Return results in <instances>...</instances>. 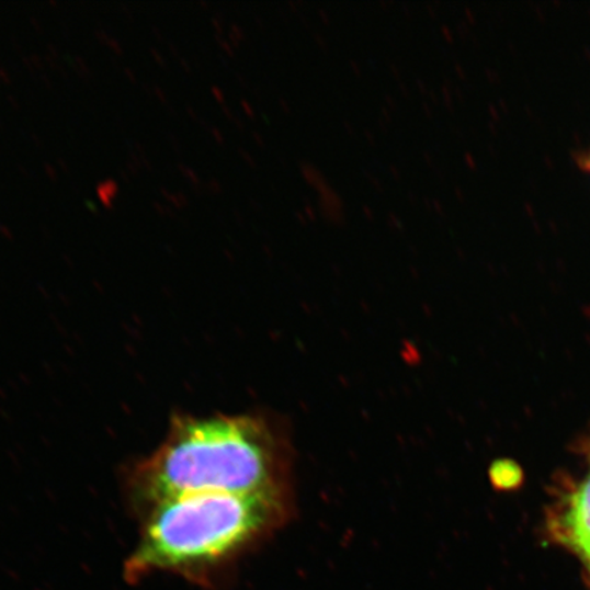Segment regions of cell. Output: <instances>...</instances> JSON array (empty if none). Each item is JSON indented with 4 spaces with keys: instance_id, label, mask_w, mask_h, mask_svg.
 <instances>
[{
    "instance_id": "4fadbf2b",
    "label": "cell",
    "mask_w": 590,
    "mask_h": 590,
    "mask_svg": "<svg viewBox=\"0 0 590 590\" xmlns=\"http://www.w3.org/2000/svg\"><path fill=\"white\" fill-rule=\"evenodd\" d=\"M30 59L32 60V64L33 66H35V69L38 70V71H43L44 68H46V60H44V58L42 57H38V55L36 54H33L31 55Z\"/></svg>"
},
{
    "instance_id": "cb8c5ba5",
    "label": "cell",
    "mask_w": 590,
    "mask_h": 590,
    "mask_svg": "<svg viewBox=\"0 0 590 590\" xmlns=\"http://www.w3.org/2000/svg\"><path fill=\"white\" fill-rule=\"evenodd\" d=\"M8 100H9V103H10L11 107H13L14 110H20L21 104H20L19 100H16L15 97H8Z\"/></svg>"
},
{
    "instance_id": "d4e9b609",
    "label": "cell",
    "mask_w": 590,
    "mask_h": 590,
    "mask_svg": "<svg viewBox=\"0 0 590 590\" xmlns=\"http://www.w3.org/2000/svg\"><path fill=\"white\" fill-rule=\"evenodd\" d=\"M152 33H154V36H155L156 38H158L159 42H163V41H164V37H163V35H161V31L159 30V27L154 26V27H152Z\"/></svg>"
},
{
    "instance_id": "ac0fdd59",
    "label": "cell",
    "mask_w": 590,
    "mask_h": 590,
    "mask_svg": "<svg viewBox=\"0 0 590 590\" xmlns=\"http://www.w3.org/2000/svg\"><path fill=\"white\" fill-rule=\"evenodd\" d=\"M94 36H97V38H98V41L100 43L105 44V46H107V43H109L110 37H111V36L107 35V33H105L102 30L94 32Z\"/></svg>"
},
{
    "instance_id": "7402d4cb",
    "label": "cell",
    "mask_w": 590,
    "mask_h": 590,
    "mask_svg": "<svg viewBox=\"0 0 590 590\" xmlns=\"http://www.w3.org/2000/svg\"><path fill=\"white\" fill-rule=\"evenodd\" d=\"M58 166L60 167V170H63L64 172H66V174H69L70 170H69V164H68V161H66L65 159L63 158H58Z\"/></svg>"
},
{
    "instance_id": "d6986e66",
    "label": "cell",
    "mask_w": 590,
    "mask_h": 590,
    "mask_svg": "<svg viewBox=\"0 0 590 590\" xmlns=\"http://www.w3.org/2000/svg\"><path fill=\"white\" fill-rule=\"evenodd\" d=\"M22 63L25 64V68L30 71L31 76L35 77L37 70L35 69V66H33L30 57H22Z\"/></svg>"
},
{
    "instance_id": "5b68a950",
    "label": "cell",
    "mask_w": 590,
    "mask_h": 590,
    "mask_svg": "<svg viewBox=\"0 0 590 590\" xmlns=\"http://www.w3.org/2000/svg\"><path fill=\"white\" fill-rule=\"evenodd\" d=\"M120 191L118 182L111 180V178L99 183L97 193L100 203H102L105 209H114V202L115 198L118 197Z\"/></svg>"
},
{
    "instance_id": "9a60e30c",
    "label": "cell",
    "mask_w": 590,
    "mask_h": 590,
    "mask_svg": "<svg viewBox=\"0 0 590 590\" xmlns=\"http://www.w3.org/2000/svg\"><path fill=\"white\" fill-rule=\"evenodd\" d=\"M154 94H155L156 98H158L160 100L161 103L169 104V100H167L169 98H167V94L163 91V88L154 87Z\"/></svg>"
},
{
    "instance_id": "1f68e13d",
    "label": "cell",
    "mask_w": 590,
    "mask_h": 590,
    "mask_svg": "<svg viewBox=\"0 0 590 590\" xmlns=\"http://www.w3.org/2000/svg\"><path fill=\"white\" fill-rule=\"evenodd\" d=\"M213 133H214V136H215L216 138H218L219 141H223V138H222L220 133H219L218 131L213 129Z\"/></svg>"
},
{
    "instance_id": "ffe728a7",
    "label": "cell",
    "mask_w": 590,
    "mask_h": 590,
    "mask_svg": "<svg viewBox=\"0 0 590 590\" xmlns=\"http://www.w3.org/2000/svg\"><path fill=\"white\" fill-rule=\"evenodd\" d=\"M48 57H52L53 59L57 60L59 57V49L54 46V44H48L47 47Z\"/></svg>"
},
{
    "instance_id": "5bb4252c",
    "label": "cell",
    "mask_w": 590,
    "mask_h": 590,
    "mask_svg": "<svg viewBox=\"0 0 590 590\" xmlns=\"http://www.w3.org/2000/svg\"><path fill=\"white\" fill-rule=\"evenodd\" d=\"M150 54H152V58H154L156 65H159L160 68H166V66H167L166 59L163 58V55H161L158 52V49H156V48L150 49Z\"/></svg>"
},
{
    "instance_id": "30bf717a",
    "label": "cell",
    "mask_w": 590,
    "mask_h": 590,
    "mask_svg": "<svg viewBox=\"0 0 590 590\" xmlns=\"http://www.w3.org/2000/svg\"><path fill=\"white\" fill-rule=\"evenodd\" d=\"M152 205L154 209L156 211V214L160 216H169V218L177 219V214L174 213V209L166 207V205L160 204L159 202H155Z\"/></svg>"
},
{
    "instance_id": "6da1fadb",
    "label": "cell",
    "mask_w": 590,
    "mask_h": 590,
    "mask_svg": "<svg viewBox=\"0 0 590 590\" xmlns=\"http://www.w3.org/2000/svg\"><path fill=\"white\" fill-rule=\"evenodd\" d=\"M286 515V491L163 500L143 511L125 580L136 583L161 572L202 588H219L239 559L271 536Z\"/></svg>"
},
{
    "instance_id": "7a4b0ae2",
    "label": "cell",
    "mask_w": 590,
    "mask_h": 590,
    "mask_svg": "<svg viewBox=\"0 0 590 590\" xmlns=\"http://www.w3.org/2000/svg\"><path fill=\"white\" fill-rule=\"evenodd\" d=\"M285 449L261 417H177L129 480L146 511L163 500L200 493L285 492Z\"/></svg>"
},
{
    "instance_id": "2e32d148",
    "label": "cell",
    "mask_w": 590,
    "mask_h": 590,
    "mask_svg": "<svg viewBox=\"0 0 590 590\" xmlns=\"http://www.w3.org/2000/svg\"><path fill=\"white\" fill-rule=\"evenodd\" d=\"M0 234H2L5 239H9V241H14L15 239L13 231H11L8 226L2 225V223H0Z\"/></svg>"
},
{
    "instance_id": "3957f363",
    "label": "cell",
    "mask_w": 590,
    "mask_h": 590,
    "mask_svg": "<svg viewBox=\"0 0 590 590\" xmlns=\"http://www.w3.org/2000/svg\"><path fill=\"white\" fill-rule=\"evenodd\" d=\"M560 523L561 538L590 564V476L571 495Z\"/></svg>"
},
{
    "instance_id": "836d02e7",
    "label": "cell",
    "mask_w": 590,
    "mask_h": 590,
    "mask_svg": "<svg viewBox=\"0 0 590 590\" xmlns=\"http://www.w3.org/2000/svg\"><path fill=\"white\" fill-rule=\"evenodd\" d=\"M49 5H53V8H58V2H54V0H52V2H49Z\"/></svg>"
},
{
    "instance_id": "7c38bea8",
    "label": "cell",
    "mask_w": 590,
    "mask_h": 590,
    "mask_svg": "<svg viewBox=\"0 0 590 590\" xmlns=\"http://www.w3.org/2000/svg\"><path fill=\"white\" fill-rule=\"evenodd\" d=\"M43 169H44V172H46L49 180H52L53 182L58 181V172L57 170H55V167L53 164L44 163Z\"/></svg>"
},
{
    "instance_id": "277c9868",
    "label": "cell",
    "mask_w": 590,
    "mask_h": 590,
    "mask_svg": "<svg viewBox=\"0 0 590 590\" xmlns=\"http://www.w3.org/2000/svg\"><path fill=\"white\" fill-rule=\"evenodd\" d=\"M492 483L500 489H513L522 481V472L514 462L499 461L492 466Z\"/></svg>"
},
{
    "instance_id": "44dd1931",
    "label": "cell",
    "mask_w": 590,
    "mask_h": 590,
    "mask_svg": "<svg viewBox=\"0 0 590 590\" xmlns=\"http://www.w3.org/2000/svg\"><path fill=\"white\" fill-rule=\"evenodd\" d=\"M31 24L33 26V30H35L37 33L43 32V24L41 20L37 19H31Z\"/></svg>"
},
{
    "instance_id": "ba28073f",
    "label": "cell",
    "mask_w": 590,
    "mask_h": 590,
    "mask_svg": "<svg viewBox=\"0 0 590 590\" xmlns=\"http://www.w3.org/2000/svg\"><path fill=\"white\" fill-rule=\"evenodd\" d=\"M75 69L78 75H80L82 78H91V69L88 68V65L86 64V60L81 57V55H76L75 57Z\"/></svg>"
},
{
    "instance_id": "8fae6325",
    "label": "cell",
    "mask_w": 590,
    "mask_h": 590,
    "mask_svg": "<svg viewBox=\"0 0 590 590\" xmlns=\"http://www.w3.org/2000/svg\"><path fill=\"white\" fill-rule=\"evenodd\" d=\"M107 46L111 49V52H113L116 55V57H122V55L125 54L124 47H122V44L118 41H116L115 37H110Z\"/></svg>"
},
{
    "instance_id": "9c48e42d",
    "label": "cell",
    "mask_w": 590,
    "mask_h": 590,
    "mask_svg": "<svg viewBox=\"0 0 590 590\" xmlns=\"http://www.w3.org/2000/svg\"><path fill=\"white\" fill-rule=\"evenodd\" d=\"M577 163L590 175V147L578 155Z\"/></svg>"
},
{
    "instance_id": "d6a6232c",
    "label": "cell",
    "mask_w": 590,
    "mask_h": 590,
    "mask_svg": "<svg viewBox=\"0 0 590 590\" xmlns=\"http://www.w3.org/2000/svg\"><path fill=\"white\" fill-rule=\"evenodd\" d=\"M43 234H46V236L48 237V239H52V238H53V237H52V234H49V232L47 231V228H43Z\"/></svg>"
},
{
    "instance_id": "484cf974",
    "label": "cell",
    "mask_w": 590,
    "mask_h": 590,
    "mask_svg": "<svg viewBox=\"0 0 590 590\" xmlns=\"http://www.w3.org/2000/svg\"><path fill=\"white\" fill-rule=\"evenodd\" d=\"M170 53L174 55V57H180V52H178V47L174 43L169 44Z\"/></svg>"
},
{
    "instance_id": "83f0119b",
    "label": "cell",
    "mask_w": 590,
    "mask_h": 590,
    "mask_svg": "<svg viewBox=\"0 0 590 590\" xmlns=\"http://www.w3.org/2000/svg\"><path fill=\"white\" fill-rule=\"evenodd\" d=\"M181 66L183 70L188 71V73H191V65H189L186 59L181 58Z\"/></svg>"
},
{
    "instance_id": "603a6c76",
    "label": "cell",
    "mask_w": 590,
    "mask_h": 590,
    "mask_svg": "<svg viewBox=\"0 0 590 590\" xmlns=\"http://www.w3.org/2000/svg\"><path fill=\"white\" fill-rule=\"evenodd\" d=\"M125 75L127 77V80H129L132 82L137 81V77L135 75V71L131 70L129 68H125Z\"/></svg>"
},
{
    "instance_id": "f546056e",
    "label": "cell",
    "mask_w": 590,
    "mask_h": 590,
    "mask_svg": "<svg viewBox=\"0 0 590 590\" xmlns=\"http://www.w3.org/2000/svg\"><path fill=\"white\" fill-rule=\"evenodd\" d=\"M213 92H214L216 99H218L219 102H223V93L219 91V89H218V88H214V89H213Z\"/></svg>"
},
{
    "instance_id": "8992f818",
    "label": "cell",
    "mask_w": 590,
    "mask_h": 590,
    "mask_svg": "<svg viewBox=\"0 0 590 590\" xmlns=\"http://www.w3.org/2000/svg\"><path fill=\"white\" fill-rule=\"evenodd\" d=\"M161 196L166 197L167 202H170L172 205H174L175 208L182 209L189 207V198L186 197V194H183L182 192L172 193L167 188H160Z\"/></svg>"
},
{
    "instance_id": "52a82bcc",
    "label": "cell",
    "mask_w": 590,
    "mask_h": 590,
    "mask_svg": "<svg viewBox=\"0 0 590 590\" xmlns=\"http://www.w3.org/2000/svg\"><path fill=\"white\" fill-rule=\"evenodd\" d=\"M178 170L181 171V174L186 178L189 182L192 183L193 188L196 189V186H200V180L191 167H188L186 164H178Z\"/></svg>"
},
{
    "instance_id": "4dcf8cb0",
    "label": "cell",
    "mask_w": 590,
    "mask_h": 590,
    "mask_svg": "<svg viewBox=\"0 0 590 590\" xmlns=\"http://www.w3.org/2000/svg\"><path fill=\"white\" fill-rule=\"evenodd\" d=\"M19 170L22 172V174H24L25 177L30 175V172H27V170L25 169L24 166L22 164H19Z\"/></svg>"
},
{
    "instance_id": "4316f807",
    "label": "cell",
    "mask_w": 590,
    "mask_h": 590,
    "mask_svg": "<svg viewBox=\"0 0 590 590\" xmlns=\"http://www.w3.org/2000/svg\"><path fill=\"white\" fill-rule=\"evenodd\" d=\"M31 140L35 141L37 147H42V140L37 137L35 132L31 133Z\"/></svg>"
},
{
    "instance_id": "f1b7e54d",
    "label": "cell",
    "mask_w": 590,
    "mask_h": 590,
    "mask_svg": "<svg viewBox=\"0 0 590 590\" xmlns=\"http://www.w3.org/2000/svg\"><path fill=\"white\" fill-rule=\"evenodd\" d=\"M42 81L43 83H46L47 88H53L52 81L48 80V77L44 73H42Z\"/></svg>"
},
{
    "instance_id": "e0dca14e",
    "label": "cell",
    "mask_w": 590,
    "mask_h": 590,
    "mask_svg": "<svg viewBox=\"0 0 590 590\" xmlns=\"http://www.w3.org/2000/svg\"><path fill=\"white\" fill-rule=\"evenodd\" d=\"M0 82H3L4 86H11V83H13V80H11V77L8 73V70L3 68H0Z\"/></svg>"
}]
</instances>
